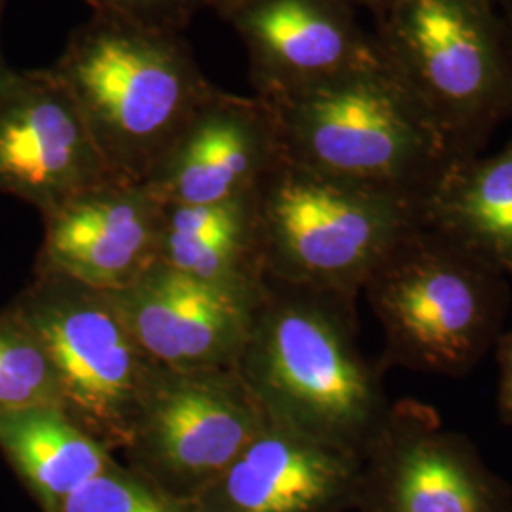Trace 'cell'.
I'll use <instances>...</instances> for the list:
<instances>
[{"mask_svg": "<svg viewBox=\"0 0 512 512\" xmlns=\"http://www.w3.org/2000/svg\"><path fill=\"white\" fill-rule=\"evenodd\" d=\"M357 332L353 302L268 279L236 370L268 420L365 456L391 403Z\"/></svg>", "mask_w": 512, "mask_h": 512, "instance_id": "cell-1", "label": "cell"}, {"mask_svg": "<svg viewBox=\"0 0 512 512\" xmlns=\"http://www.w3.org/2000/svg\"><path fill=\"white\" fill-rule=\"evenodd\" d=\"M497 363H499V380L495 393V406L499 421L512 427V329L501 332L497 344Z\"/></svg>", "mask_w": 512, "mask_h": 512, "instance_id": "cell-22", "label": "cell"}, {"mask_svg": "<svg viewBox=\"0 0 512 512\" xmlns=\"http://www.w3.org/2000/svg\"><path fill=\"white\" fill-rule=\"evenodd\" d=\"M230 23L249 55L256 97L264 101L380 63L351 0H255Z\"/></svg>", "mask_w": 512, "mask_h": 512, "instance_id": "cell-11", "label": "cell"}, {"mask_svg": "<svg viewBox=\"0 0 512 512\" xmlns=\"http://www.w3.org/2000/svg\"><path fill=\"white\" fill-rule=\"evenodd\" d=\"M423 220L512 277V135L495 154L450 165L423 200Z\"/></svg>", "mask_w": 512, "mask_h": 512, "instance_id": "cell-17", "label": "cell"}, {"mask_svg": "<svg viewBox=\"0 0 512 512\" xmlns=\"http://www.w3.org/2000/svg\"><path fill=\"white\" fill-rule=\"evenodd\" d=\"M266 279L348 302L423 220L397 190L311 171L285 158L256 186Z\"/></svg>", "mask_w": 512, "mask_h": 512, "instance_id": "cell-3", "label": "cell"}, {"mask_svg": "<svg viewBox=\"0 0 512 512\" xmlns=\"http://www.w3.org/2000/svg\"><path fill=\"white\" fill-rule=\"evenodd\" d=\"M361 471L363 456L268 420L196 503L202 512H346Z\"/></svg>", "mask_w": 512, "mask_h": 512, "instance_id": "cell-15", "label": "cell"}, {"mask_svg": "<svg viewBox=\"0 0 512 512\" xmlns=\"http://www.w3.org/2000/svg\"><path fill=\"white\" fill-rule=\"evenodd\" d=\"M57 512H202L196 501L167 494L147 476L114 459L69 495Z\"/></svg>", "mask_w": 512, "mask_h": 512, "instance_id": "cell-20", "label": "cell"}, {"mask_svg": "<svg viewBox=\"0 0 512 512\" xmlns=\"http://www.w3.org/2000/svg\"><path fill=\"white\" fill-rule=\"evenodd\" d=\"M355 509L361 512H512L509 486L475 444L416 401L391 403L368 444Z\"/></svg>", "mask_w": 512, "mask_h": 512, "instance_id": "cell-9", "label": "cell"}, {"mask_svg": "<svg viewBox=\"0 0 512 512\" xmlns=\"http://www.w3.org/2000/svg\"><path fill=\"white\" fill-rule=\"evenodd\" d=\"M6 2H8V0H0V25H2V16H4V10H6ZM10 73H12V69L4 63L2 52H0V92H2V88H4V84H6Z\"/></svg>", "mask_w": 512, "mask_h": 512, "instance_id": "cell-26", "label": "cell"}, {"mask_svg": "<svg viewBox=\"0 0 512 512\" xmlns=\"http://www.w3.org/2000/svg\"><path fill=\"white\" fill-rule=\"evenodd\" d=\"M266 103L274 110L283 158L311 171L423 202L456 164L437 129L382 61Z\"/></svg>", "mask_w": 512, "mask_h": 512, "instance_id": "cell-6", "label": "cell"}, {"mask_svg": "<svg viewBox=\"0 0 512 512\" xmlns=\"http://www.w3.org/2000/svg\"><path fill=\"white\" fill-rule=\"evenodd\" d=\"M160 262L224 291L262 298L256 190L226 202L165 205Z\"/></svg>", "mask_w": 512, "mask_h": 512, "instance_id": "cell-16", "label": "cell"}, {"mask_svg": "<svg viewBox=\"0 0 512 512\" xmlns=\"http://www.w3.org/2000/svg\"><path fill=\"white\" fill-rule=\"evenodd\" d=\"M42 404L63 406L57 370L37 334L8 306L0 311V414Z\"/></svg>", "mask_w": 512, "mask_h": 512, "instance_id": "cell-19", "label": "cell"}, {"mask_svg": "<svg viewBox=\"0 0 512 512\" xmlns=\"http://www.w3.org/2000/svg\"><path fill=\"white\" fill-rule=\"evenodd\" d=\"M109 294L139 346L171 370L236 368L266 296L224 291L160 260Z\"/></svg>", "mask_w": 512, "mask_h": 512, "instance_id": "cell-12", "label": "cell"}, {"mask_svg": "<svg viewBox=\"0 0 512 512\" xmlns=\"http://www.w3.org/2000/svg\"><path fill=\"white\" fill-rule=\"evenodd\" d=\"M10 308L48 351L65 412L110 452H122L162 366L139 346L110 294L37 274Z\"/></svg>", "mask_w": 512, "mask_h": 512, "instance_id": "cell-7", "label": "cell"}, {"mask_svg": "<svg viewBox=\"0 0 512 512\" xmlns=\"http://www.w3.org/2000/svg\"><path fill=\"white\" fill-rule=\"evenodd\" d=\"M507 275L421 226L366 283L384 330L380 370L463 378L492 351L509 306Z\"/></svg>", "mask_w": 512, "mask_h": 512, "instance_id": "cell-5", "label": "cell"}, {"mask_svg": "<svg viewBox=\"0 0 512 512\" xmlns=\"http://www.w3.org/2000/svg\"><path fill=\"white\" fill-rule=\"evenodd\" d=\"M202 6H209L213 8L220 18L230 19L234 18L238 12H241L245 6H249L255 0H200Z\"/></svg>", "mask_w": 512, "mask_h": 512, "instance_id": "cell-23", "label": "cell"}, {"mask_svg": "<svg viewBox=\"0 0 512 512\" xmlns=\"http://www.w3.org/2000/svg\"><path fill=\"white\" fill-rule=\"evenodd\" d=\"M37 274L71 277L99 291H118L160 256L165 205L145 183L112 179L42 215Z\"/></svg>", "mask_w": 512, "mask_h": 512, "instance_id": "cell-13", "label": "cell"}, {"mask_svg": "<svg viewBox=\"0 0 512 512\" xmlns=\"http://www.w3.org/2000/svg\"><path fill=\"white\" fill-rule=\"evenodd\" d=\"M357 8H365L368 12H372V16H376V14H380L382 10L385 8V4L389 2V0H351Z\"/></svg>", "mask_w": 512, "mask_h": 512, "instance_id": "cell-25", "label": "cell"}, {"mask_svg": "<svg viewBox=\"0 0 512 512\" xmlns=\"http://www.w3.org/2000/svg\"><path fill=\"white\" fill-rule=\"evenodd\" d=\"M0 452L42 512H57L116 459L57 404L2 412Z\"/></svg>", "mask_w": 512, "mask_h": 512, "instance_id": "cell-18", "label": "cell"}, {"mask_svg": "<svg viewBox=\"0 0 512 512\" xmlns=\"http://www.w3.org/2000/svg\"><path fill=\"white\" fill-rule=\"evenodd\" d=\"M118 179L54 69L12 71L0 92V192L44 215Z\"/></svg>", "mask_w": 512, "mask_h": 512, "instance_id": "cell-10", "label": "cell"}, {"mask_svg": "<svg viewBox=\"0 0 512 512\" xmlns=\"http://www.w3.org/2000/svg\"><path fill=\"white\" fill-rule=\"evenodd\" d=\"M266 421L236 368L162 366L122 452L167 494L198 501Z\"/></svg>", "mask_w": 512, "mask_h": 512, "instance_id": "cell-8", "label": "cell"}, {"mask_svg": "<svg viewBox=\"0 0 512 512\" xmlns=\"http://www.w3.org/2000/svg\"><path fill=\"white\" fill-rule=\"evenodd\" d=\"M93 14L128 19L156 29L181 33L192 14L202 6L200 0H88Z\"/></svg>", "mask_w": 512, "mask_h": 512, "instance_id": "cell-21", "label": "cell"}, {"mask_svg": "<svg viewBox=\"0 0 512 512\" xmlns=\"http://www.w3.org/2000/svg\"><path fill=\"white\" fill-rule=\"evenodd\" d=\"M495 4H497V10L505 23V31H507L509 46L512 50V0H495Z\"/></svg>", "mask_w": 512, "mask_h": 512, "instance_id": "cell-24", "label": "cell"}, {"mask_svg": "<svg viewBox=\"0 0 512 512\" xmlns=\"http://www.w3.org/2000/svg\"><path fill=\"white\" fill-rule=\"evenodd\" d=\"M374 18L385 71L454 162L482 154L512 116V50L495 0H389Z\"/></svg>", "mask_w": 512, "mask_h": 512, "instance_id": "cell-4", "label": "cell"}, {"mask_svg": "<svg viewBox=\"0 0 512 512\" xmlns=\"http://www.w3.org/2000/svg\"><path fill=\"white\" fill-rule=\"evenodd\" d=\"M281 160L272 107L217 90L143 183L164 205L226 202L256 190Z\"/></svg>", "mask_w": 512, "mask_h": 512, "instance_id": "cell-14", "label": "cell"}, {"mask_svg": "<svg viewBox=\"0 0 512 512\" xmlns=\"http://www.w3.org/2000/svg\"><path fill=\"white\" fill-rule=\"evenodd\" d=\"M110 171L143 183L217 92L175 31L93 14L55 63Z\"/></svg>", "mask_w": 512, "mask_h": 512, "instance_id": "cell-2", "label": "cell"}]
</instances>
